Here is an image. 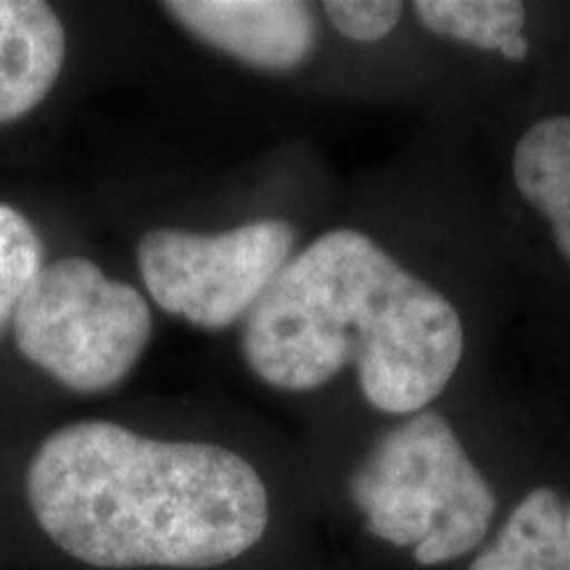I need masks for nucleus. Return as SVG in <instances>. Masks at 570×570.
I'll return each instance as SVG.
<instances>
[{"instance_id":"obj_1","label":"nucleus","mask_w":570,"mask_h":570,"mask_svg":"<svg viewBox=\"0 0 570 570\" xmlns=\"http://www.w3.org/2000/svg\"><path fill=\"white\" fill-rule=\"evenodd\" d=\"M48 539L92 568H214L265 537L269 497L230 449L159 441L85 420L51 433L27 470Z\"/></svg>"},{"instance_id":"obj_2","label":"nucleus","mask_w":570,"mask_h":570,"mask_svg":"<svg viewBox=\"0 0 570 570\" xmlns=\"http://www.w3.org/2000/svg\"><path fill=\"white\" fill-rule=\"evenodd\" d=\"M465 333L452 302L352 227L291 256L248 312L244 356L283 391H315L346 365L389 415L423 412L449 386Z\"/></svg>"},{"instance_id":"obj_3","label":"nucleus","mask_w":570,"mask_h":570,"mask_svg":"<svg viewBox=\"0 0 570 570\" xmlns=\"http://www.w3.org/2000/svg\"><path fill=\"white\" fill-rule=\"evenodd\" d=\"M367 531L412 547L420 566L458 560L487 539L497 512L489 481L439 412H415L389 431L352 475Z\"/></svg>"},{"instance_id":"obj_4","label":"nucleus","mask_w":570,"mask_h":570,"mask_svg":"<svg viewBox=\"0 0 570 570\" xmlns=\"http://www.w3.org/2000/svg\"><path fill=\"white\" fill-rule=\"evenodd\" d=\"M11 323L24 360L80 394L119 386L151 341L140 291L82 256L42 265Z\"/></svg>"},{"instance_id":"obj_5","label":"nucleus","mask_w":570,"mask_h":570,"mask_svg":"<svg viewBox=\"0 0 570 570\" xmlns=\"http://www.w3.org/2000/svg\"><path fill=\"white\" fill-rule=\"evenodd\" d=\"M294 244L296 230L285 219L212 235L156 227L140 238L138 267L164 312L204 331H225L259 304Z\"/></svg>"},{"instance_id":"obj_6","label":"nucleus","mask_w":570,"mask_h":570,"mask_svg":"<svg viewBox=\"0 0 570 570\" xmlns=\"http://www.w3.org/2000/svg\"><path fill=\"white\" fill-rule=\"evenodd\" d=\"M161 9L194 38L254 69L291 71L317 46V19L302 0H169Z\"/></svg>"},{"instance_id":"obj_7","label":"nucleus","mask_w":570,"mask_h":570,"mask_svg":"<svg viewBox=\"0 0 570 570\" xmlns=\"http://www.w3.org/2000/svg\"><path fill=\"white\" fill-rule=\"evenodd\" d=\"M67 32L42 0H0V125L27 117L59 80Z\"/></svg>"},{"instance_id":"obj_8","label":"nucleus","mask_w":570,"mask_h":570,"mask_svg":"<svg viewBox=\"0 0 570 570\" xmlns=\"http://www.w3.org/2000/svg\"><path fill=\"white\" fill-rule=\"evenodd\" d=\"M520 196L552 225L554 244L570 262V117L541 119L512 156Z\"/></svg>"},{"instance_id":"obj_9","label":"nucleus","mask_w":570,"mask_h":570,"mask_svg":"<svg viewBox=\"0 0 570 570\" xmlns=\"http://www.w3.org/2000/svg\"><path fill=\"white\" fill-rule=\"evenodd\" d=\"M562 518L566 504L558 491H531L470 570H570L562 544Z\"/></svg>"},{"instance_id":"obj_10","label":"nucleus","mask_w":570,"mask_h":570,"mask_svg":"<svg viewBox=\"0 0 570 570\" xmlns=\"http://www.w3.org/2000/svg\"><path fill=\"white\" fill-rule=\"evenodd\" d=\"M417 19L441 38L502 51L525 24V6L518 0H417Z\"/></svg>"},{"instance_id":"obj_11","label":"nucleus","mask_w":570,"mask_h":570,"mask_svg":"<svg viewBox=\"0 0 570 570\" xmlns=\"http://www.w3.org/2000/svg\"><path fill=\"white\" fill-rule=\"evenodd\" d=\"M42 269V240L30 219L0 202V331Z\"/></svg>"},{"instance_id":"obj_12","label":"nucleus","mask_w":570,"mask_h":570,"mask_svg":"<svg viewBox=\"0 0 570 570\" xmlns=\"http://www.w3.org/2000/svg\"><path fill=\"white\" fill-rule=\"evenodd\" d=\"M323 9L331 24L356 42L389 38L404 13V6L396 0H327Z\"/></svg>"},{"instance_id":"obj_13","label":"nucleus","mask_w":570,"mask_h":570,"mask_svg":"<svg viewBox=\"0 0 570 570\" xmlns=\"http://www.w3.org/2000/svg\"><path fill=\"white\" fill-rule=\"evenodd\" d=\"M499 53H502L504 59H510V61H523L525 56H529V40H525L523 35H518V38H512Z\"/></svg>"},{"instance_id":"obj_14","label":"nucleus","mask_w":570,"mask_h":570,"mask_svg":"<svg viewBox=\"0 0 570 570\" xmlns=\"http://www.w3.org/2000/svg\"><path fill=\"white\" fill-rule=\"evenodd\" d=\"M562 544H566V558L570 562V504H566V518H562Z\"/></svg>"}]
</instances>
